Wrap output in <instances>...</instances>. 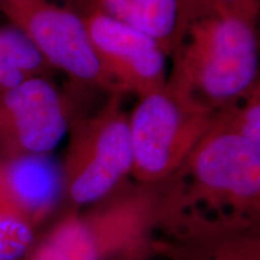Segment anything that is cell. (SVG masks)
Here are the masks:
<instances>
[{
  "mask_svg": "<svg viewBox=\"0 0 260 260\" xmlns=\"http://www.w3.org/2000/svg\"><path fill=\"white\" fill-rule=\"evenodd\" d=\"M259 12L207 14L172 54L169 88L214 115L241 102L260 73Z\"/></svg>",
  "mask_w": 260,
  "mask_h": 260,
  "instance_id": "cell-1",
  "label": "cell"
},
{
  "mask_svg": "<svg viewBox=\"0 0 260 260\" xmlns=\"http://www.w3.org/2000/svg\"><path fill=\"white\" fill-rule=\"evenodd\" d=\"M122 98V94H110L102 106L80 113L71 122L60 161L63 212L100 203L132 176L128 113Z\"/></svg>",
  "mask_w": 260,
  "mask_h": 260,
  "instance_id": "cell-2",
  "label": "cell"
},
{
  "mask_svg": "<svg viewBox=\"0 0 260 260\" xmlns=\"http://www.w3.org/2000/svg\"><path fill=\"white\" fill-rule=\"evenodd\" d=\"M188 207L260 216V142L212 124L182 170Z\"/></svg>",
  "mask_w": 260,
  "mask_h": 260,
  "instance_id": "cell-3",
  "label": "cell"
},
{
  "mask_svg": "<svg viewBox=\"0 0 260 260\" xmlns=\"http://www.w3.org/2000/svg\"><path fill=\"white\" fill-rule=\"evenodd\" d=\"M214 117L167 84L138 98L128 113L134 181L157 183L183 170Z\"/></svg>",
  "mask_w": 260,
  "mask_h": 260,
  "instance_id": "cell-4",
  "label": "cell"
},
{
  "mask_svg": "<svg viewBox=\"0 0 260 260\" xmlns=\"http://www.w3.org/2000/svg\"><path fill=\"white\" fill-rule=\"evenodd\" d=\"M92 95L70 82L60 87L54 76H35L2 90L0 157L51 154Z\"/></svg>",
  "mask_w": 260,
  "mask_h": 260,
  "instance_id": "cell-5",
  "label": "cell"
},
{
  "mask_svg": "<svg viewBox=\"0 0 260 260\" xmlns=\"http://www.w3.org/2000/svg\"><path fill=\"white\" fill-rule=\"evenodd\" d=\"M0 9L68 82L94 94L117 93L76 10L57 0H0Z\"/></svg>",
  "mask_w": 260,
  "mask_h": 260,
  "instance_id": "cell-6",
  "label": "cell"
},
{
  "mask_svg": "<svg viewBox=\"0 0 260 260\" xmlns=\"http://www.w3.org/2000/svg\"><path fill=\"white\" fill-rule=\"evenodd\" d=\"M65 5L82 17L100 65L117 93L140 98L167 84L168 56L154 38L81 0Z\"/></svg>",
  "mask_w": 260,
  "mask_h": 260,
  "instance_id": "cell-7",
  "label": "cell"
},
{
  "mask_svg": "<svg viewBox=\"0 0 260 260\" xmlns=\"http://www.w3.org/2000/svg\"><path fill=\"white\" fill-rule=\"evenodd\" d=\"M0 176L10 200L39 233L57 211L63 210L60 164L52 162L50 154L0 157Z\"/></svg>",
  "mask_w": 260,
  "mask_h": 260,
  "instance_id": "cell-8",
  "label": "cell"
},
{
  "mask_svg": "<svg viewBox=\"0 0 260 260\" xmlns=\"http://www.w3.org/2000/svg\"><path fill=\"white\" fill-rule=\"evenodd\" d=\"M162 254L174 260H245L223 216L186 206L162 232Z\"/></svg>",
  "mask_w": 260,
  "mask_h": 260,
  "instance_id": "cell-9",
  "label": "cell"
},
{
  "mask_svg": "<svg viewBox=\"0 0 260 260\" xmlns=\"http://www.w3.org/2000/svg\"><path fill=\"white\" fill-rule=\"evenodd\" d=\"M73 0H65V3ZM154 38L168 57L180 45L176 0H81Z\"/></svg>",
  "mask_w": 260,
  "mask_h": 260,
  "instance_id": "cell-10",
  "label": "cell"
},
{
  "mask_svg": "<svg viewBox=\"0 0 260 260\" xmlns=\"http://www.w3.org/2000/svg\"><path fill=\"white\" fill-rule=\"evenodd\" d=\"M24 32L0 9V92L35 76H54Z\"/></svg>",
  "mask_w": 260,
  "mask_h": 260,
  "instance_id": "cell-11",
  "label": "cell"
},
{
  "mask_svg": "<svg viewBox=\"0 0 260 260\" xmlns=\"http://www.w3.org/2000/svg\"><path fill=\"white\" fill-rule=\"evenodd\" d=\"M39 234L10 200L0 176V260H23Z\"/></svg>",
  "mask_w": 260,
  "mask_h": 260,
  "instance_id": "cell-12",
  "label": "cell"
},
{
  "mask_svg": "<svg viewBox=\"0 0 260 260\" xmlns=\"http://www.w3.org/2000/svg\"><path fill=\"white\" fill-rule=\"evenodd\" d=\"M213 124L260 142V73L247 95L236 105L217 113Z\"/></svg>",
  "mask_w": 260,
  "mask_h": 260,
  "instance_id": "cell-13",
  "label": "cell"
},
{
  "mask_svg": "<svg viewBox=\"0 0 260 260\" xmlns=\"http://www.w3.org/2000/svg\"><path fill=\"white\" fill-rule=\"evenodd\" d=\"M245 260H260V217L219 213Z\"/></svg>",
  "mask_w": 260,
  "mask_h": 260,
  "instance_id": "cell-14",
  "label": "cell"
},
{
  "mask_svg": "<svg viewBox=\"0 0 260 260\" xmlns=\"http://www.w3.org/2000/svg\"><path fill=\"white\" fill-rule=\"evenodd\" d=\"M178 8L180 44L187 29L194 21L206 15V0H176Z\"/></svg>",
  "mask_w": 260,
  "mask_h": 260,
  "instance_id": "cell-15",
  "label": "cell"
},
{
  "mask_svg": "<svg viewBox=\"0 0 260 260\" xmlns=\"http://www.w3.org/2000/svg\"><path fill=\"white\" fill-rule=\"evenodd\" d=\"M236 12H260V0H206V15Z\"/></svg>",
  "mask_w": 260,
  "mask_h": 260,
  "instance_id": "cell-16",
  "label": "cell"
},
{
  "mask_svg": "<svg viewBox=\"0 0 260 260\" xmlns=\"http://www.w3.org/2000/svg\"><path fill=\"white\" fill-rule=\"evenodd\" d=\"M258 40H259V48H260V12L258 17Z\"/></svg>",
  "mask_w": 260,
  "mask_h": 260,
  "instance_id": "cell-17",
  "label": "cell"
},
{
  "mask_svg": "<svg viewBox=\"0 0 260 260\" xmlns=\"http://www.w3.org/2000/svg\"><path fill=\"white\" fill-rule=\"evenodd\" d=\"M58 2H60V3H64V2H65V0H58Z\"/></svg>",
  "mask_w": 260,
  "mask_h": 260,
  "instance_id": "cell-18",
  "label": "cell"
},
{
  "mask_svg": "<svg viewBox=\"0 0 260 260\" xmlns=\"http://www.w3.org/2000/svg\"><path fill=\"white\" fill-rule=\"evenodd\" d=\"M170 260H174V259H170Z\"/></svg>",
  "mask_w": 260,
  "mask_h": 260,
  "instance_id": "cell-19",
  "label": "cell"
},
{
  "mask_svg": "<svg viewBox=\"0 0 260 260\" xmlns=\"http://www.w3.org/2000/svg\"><path fill=\"white\" fill-rule=\"evenodd\" d=\"M258 217H260V216H258Z\"/></svg>",
  "mask_w": 260,
  "mask_h": 260,
  "instance_id": "cell-20",
  "label": "cell"
}]
</instances>
